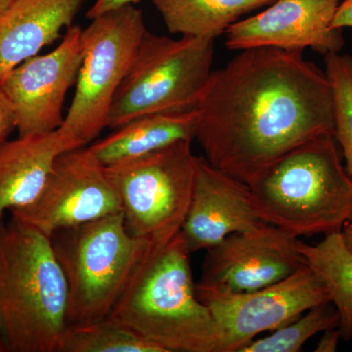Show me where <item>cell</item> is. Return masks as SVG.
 <instances>
[{
    "mask_svg": "<svg viewBox=\"0 0 352 352\" xmlns=\"http://www.w3.org/2000/svg\"><path fill=\"white\" fill-rule=\"evenodd\" d=\"M197 110L206 160L249 186L298 146L333 135L332 87L303 52L240 51L212 71Z\"/></svg>",
    "mask_w": 352,
    "mask_h": 352,
    "instance_id": "1",
    "label": "cell"
},
{
    "mask_svg": "<svg viewBox=\"0 0 352 352\" xmlns=\"http://www.w3.org/2000/svg\"><path fill=\"white\" fill-rule=\"evenodd\" d=\"M182 231L153 245L107 319L164 352H219L214 317L197 295Z\"/></svg>",
    "mask_w": 352,
    "mask_h": 352,
    "instance_id": "2",
    "label": "cell"
},
{
    "mask_svg": "<svg viewBox=\"0 0 352 352\" xmlns=\"http://www.w3.org/2000/svg\"><path fill=\"white\" fill-rule=\"evenodd\" d=\"M69 292L50 238L11 219L0 230V342L9 352H58Z\"/></svg>",
    "mask_w": 352,
    "mask_h": 352,
    "instance_id": "3",
    "label": "cell"
},
{
    "mask_svg": "<svg viewBox=\"0 0 352 352\" xmlns=\"http://www.w3.org/2000/svg\"><path fill=\"white\" fill-rule=\"evenodd\" d=\"M333 135L298 146L250 186L264 222L296 237L342 232L352 220V179Z\"/></svg>",
    "mask_w": 352,
    "mask_h": 352,
    "instance_id": "4",
    "label": "cell"
},
{
    "mask_svg": "<svg viewBox=\"0 0 352 352\" xmlns=\"http://www.w3.org/2000/svg\"><path fill=\"white\" fill-rule=\"evenodd\" d=\"M50 241L68 286V326L107 318L155 245L133 237L122 212L60 229Z\"/></svg>",
    "mask_w": 352,
    "mask_h": 352,
    "instance_id": "5",
    "label": "cell"
},
{
    "mask_svg": "<svg viewBox=\"0 0 352 352\" xmlns=\"http://www.w3.org/2000/svg\"><path fill=\"white\" fill-rule=\"evenodd\" d=\"M214 59V39H173L146 32L113 99L109 129L149 113L195 110Z\"/></svg>",
    "mask_w": 352,
    "mask_h": 352,
    "instance_id": "6",
    "label": "cell"
},
{
    "mask_svg": "<svg viewBox=\"0 0 352 352\" xmlns=\"http://www.w3.org/2000/svg\"><path fill=\"white\" fill-rule=\"evenodd\" d=\"M147 31L142 11L134 4L97 16L82 30L75 95L58 129L74 147L91 144L107 129L113 99Z\"/></svg>",
    "mask_w": 352,
    "mask_h": 352,
    "instance_id": "7",
    "label": "cell"
},
{
    "mask_svg": "<svg viewBox=\"0 0 352 352\" xmlns=\"http://www.w3.org/2000/svg\"><path fill=\"white\" fill-rule=\"evenodd\" d=\"M197 161L191 142L179 141L145 156L105 166L133 237L160 245L182 231L193 195Z\"/></svg>",
    "mask_w": 352,
    "mask_h": 352,
    "instance_id": "8",
    "label": "cell"
},
{
    "mask_svg": "<svg viewBox=\"0 0 352 352\" xmlns=\"http://www.w3.org/2000/svg\"><path fill=\"white\" fill-rule=\"evenodd\" d=\"M196 291L217 324L219 352H241L259 333L272 332L310 308L331 302L325 286L307 264L286 279L256 291L231 293L197 283Z\"/></svg>",
    "mask_w": 352,
    "mask_h": 352,
    "instance_id": "9",
    "label": "cell"
},
{
    "mask_svg": "<svg viewBox=\"0 0 352 352\" xmlns=\"http://www.w3.org/2000/svg\"><path fill=\"white\" fill-rule=\"evenodd\" d=\"M120 210L119 194L106 166L85 146L60 154L39 195L10 212L12 219L50 238L60 229L82 226Z\"/></svg>",
    "mask_w": 352,
    "mask_h": 352,
    "instance_id": "10",
    "label": "cell"
},
{
    "mask_svg": "<svg viewBox=\"0 0 352 352\" xmlns=\"http://www.w3.org/2000/svg\"><path fill=\"white\" fill-rule=\"evenodd\" d=\"M298 239L263 222L230 234L207 250L198 285L231 293H247L291 276L305 265Z\"/></svg>",
    "mask_w": 352,
    "mask_h": 352,
    "instance_id": "11",
    "label": "cell"
},
{
    "mask_svg": "<svg viewBox=\"0 0 352 352\" xmlns=\"http://www.w3.org/2000/svg\"><path fill=\"white\" fill-rule=\"evenodd\" d=\"M82 58V29L72 25L54 50L25 60L0 82L15 108L19 136L50 133L62 126L65 99Z\"/></svg>",
    "mask_w": 352,
    "mask_h": 352,
    "instance_id": "12",
    "label": "cell"
},
{
    "mask_svg": "<svg viewBox=\"0 0 352 352\" xmlns=\"http://www.w3.org/2000/svg\"><path fill=\"white\" fill-rule=\"evenodd\" d=\"M342 0H275L265 10L241 19L226 32L230 50L270 47L326 55L344 46L342 30L332 21Z\"/></svg>",
    "mask_w": 352,
    "mask_h": 352,
    "instance_id": "13",
    "label": "cell"
},
{
    "mask_svg": "<svg viewBox=\"0 0 352 352\" xmlns=\"http://www.w3.org/2000/svg\"><path fill=\"white\" fill-rule=\"evenodd\" d=\"M263 222L249 185L198 157L193 195L182 229L189 251H207L230 234Z\"/></svg>",
    "mask_w": 352,
    "mask_h": 352,
    "instance_id": "14",
    "label": "cell"
},
{
    "mask_svg": "<svg viewBox=\"0 0 352 352\" xmlns=\"http://www.w3.org/2000/svg\"><path fill=\"white\" fill-rule=\"evenodd\" d=\"M87 0H15L0 13V82L61 38Z\"/></svg>",
    "mask_w": 352,
    "mask_h": 352,
    "instance_id": "15",
    "label": "cell"
},
{
    "mask_svg": "<svg viewBox=\"0 0 352 352\" xmlns=\"http://www.w3.org/2000/svg\"><path fill=\"white\" fill-rule=\"evenodd\" d=\"M76 149L59 131L19 136L0 145V230L4 214L31 204L43 190L55 160Z\"/></svg>",
    "mask_w": 352,
    "mask_h": 352,
    "instance_id": "16",
    "label": "cell"
},
{
    "mask_svg": "<svg viewBox=\"0 0 352 352\" xmlns=\"http://www.w3.org/2000/svg\"><path fill=\"white\" fill-rule=\"evenodd\" d=\"M199 112L156 113L141 116L113 129L107 138L88 147L104 166L145 156L179 141L196 138Z\"/></svg>",
    "mask_w": 352,
    "mask_h": 352,
    "instance_id": "17",
    "label": "cell"
},
{
    "mask_svg": "<svg viewBox=\"0 0 352 352\" xmlns=\"http://www.w3.org/2000/svg\"><path fill=\"white\" fill-rule=\"evenodd\" d=\"M275 0H152L166 29L173 34L214 39L243 16Z\"/></svg>",
    "mask_w": 352,
    "mask_h": 352,
    "instance_id": "18",
    "label": "cell"
},
{
    "mask_svg": "<svg viewBox=\"0 0 352 352\" xmlns=\"http://www.w3.org/2000/svg\"><path fill=\"white\" fill-rule=\"evenodd\" d=\"M298 249L308 267L327 289L331 302L339 312L342 339L349 342L352 340V252L342 232L328 234L316 245L300 240Z\"/></svg>",
    "mask_w": 352,
    "mask_h": 352,
    "instance_id": "19",
    "label": "cell"
},
{
    "mask_svg": "<svg viewBox=\"0 0 352 352\" xmlns=\"http://www.w3.org/2000/svg\"><path fill=\"white\" fill-rule=\"evenodd\" d=\"M58 352H164L138 333L106 318L67 327Z\"/></svg>",
    "mask_w": 352,
    "mask_h": 352,
    "instance_id": "20",
    "label": "cell"
},
{
    "mask_svg": "<svg viewBox=\"0 0 352 352\" xmlns=\"http://www.w3.org/2000/svg\"><path fill=\"white\" fill-rule=\"evenodd\" d=\"M339 327L337 308L331 302L322 303L263 339H254L241 352H298L314 336Z\"/></svg>",
    "mask_w": 352,
    "mask_h": 352,
    "instance_id": "21",
    "label": "cell"
},
{
    "mask_svg": "<svg viewBox=\"0 0 352 352\" xmlns=\"http://www.w3.org/2000/svg\"><path fill=\"white\" fill-rule=\"evenodd\" d=\"M325 68L333 90V138L352 179V56L340 52L326 55Z\"/></svg>",
    "mask_w": 352,
    "mask_h": 352,
    "instance_id": "22",
    "label": "cell"
},
{
    "mask_svg": "<svg viewBox=\"0 0 352 352\" xmlns=\"http://www.w3.org/2000/svg\"><path fill=\"white\" fill-rule=\"evenodd\" d=\"M14 129H17L15 108L0 83V145L7 141Z\"/></svg>",
    "mask_w": 352,
    "mask_h": 352,
    "instance_id": "23",
    "label": "cell"
},
{
    "mask_svg": "<svg viewBox=\"0 0 352 352\" xmlns=\"http://www.w3.org/2000/svg\"><path fill=\"white\" fill-rule=\"evenodd\" d=\"M139 0H96L94 6L87 11V16L88 19L91 20L113 9L120 8L127 4H135Z\"/></svg>",
    "mask_w": 352,
    "mask_h": 352,
    "instance_id": "24",
    "label": "cell"
},
{
    "mask_svg": "<svg viewBox=\"0 0 352 352\" xmlns=\"http://www.w3.org/2000/svg\"><path fill=\"white\" fill-rule=\"evenodd\" d=\"M333 29L352 28V0L340 1L332 21Z\"/></svg>",
    "mask_w": 352,
    "mask_h": 352,
    "instance_id": "25",
    "label": "cell"
},
{
    "mask_svg": "<svg viewBox=\"0 0 352 352\" xmlns=\"http://www.w3.org/2000/svg\"><path fill=\"white\" fill-rule=\"evenodd\" d=\"M323 336L316 347L315 352H335L338 351L340 340L342 339V333L339 328L329 329L324 331Z\"/></svg>",
    "mask_w": 352,
    "mask_h": 352,
    "instance_id": "26",
    "label": "cell"
},
{
    "mask_svg": "<svg viewBox=\"0 0 352 352\" xmlns=\"http://www.w3.org/2000/svg\"><path fill=\"white\" fill-rule=\"evenodd\" d=\"M342 235L346 247L352 252V220L347 222L346 226H344L342 230Z\"/></svg>",
    "mask_w": 352,
    "mask_h": 352,
    "instance_id": "27",
    "label": "cell"
},
{
    "mask_svg": "<svg viewBox=\"0 0 352 352\" xmlns=\"http://www.w3.org/2000/svg\"><path fill=\"white\" fill-rule=\"evenodd\" d=\"M14 1H15V0H0V13L6 11V9L8 8V7L10 6Z\"/></svg>",
    "mask_w": 352,
    "mask_h": 352,
    "instance_id": "28",
    "label": "cell"
},
{
    "mask_svg": "<svg viewBox=\"0 0 352 352\" xmlns=\"http://www.w3.org/2000/svg\"><path fill=\"white\" fill-rule=\"evenodd\" d=\"M3 346H2L1 342H0V352H4Z\"/></svg>",
    "mask_w": 352,
    "mask_h": 352,
    "instance_id": "29",
    "label": "cell"
}]
</instances>
